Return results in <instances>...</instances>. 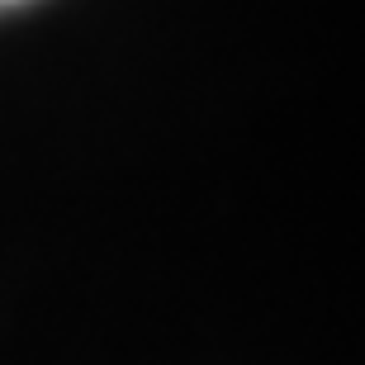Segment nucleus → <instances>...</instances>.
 Masks as SVG:
<instances>
[{
  "instance_id": "obj_1",
  "label": "nucleus",
  "mask_w": 365,
  "mask_h": 365,
  "mask_svg": "<svg viewBox=\"0 0 365 365\" xmlns=\"http://www.w3.org/2000/svg\"><path fill=\"white\" fill-rule=\"evenodd\" d=\"M5 5H19V0H0V10H5Z\"/></svg>"
}]
</instances>
